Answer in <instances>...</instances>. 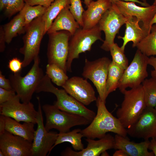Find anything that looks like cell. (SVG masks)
Segmentation results:
<instances>
[{
  "mask_svg": "<svg viewBox=\"0 0 156 156\" xmlns=\"http://www.w3.org/2000/svg\"><path fill=\"white\" fill-rule=\"evenodd\" d=\"M97 113L93 120L86 128L81 130L83 137L100 139L108 132H112L126 137L127 129L117 118L114 116L107 109L105 103L98 96L96 101Z\"/></svg>",
  "mask_w": 156,
  "mask_h": 156,
  "instance_id": "cell-1",
  "label": "cell"
},
{
  "mask_svg": "<svg viewBox=\"0 0 156 156\" xmlns=\"http://www.w3.org/2000/svg\"><path fill=\"white\" fill-rule=\"evenodd\" d=\"M42 92L54 94L57 100L53 105L62 111L83 117L91 122L96 115L94 112L87 108L64 89H59L54 86L46 74L41 80L35 92Z\"/></svg>",
  "mask_w": 156,
  "mask_h": 156,
  "instance_id": "cell-2",
  "label": "cell"
},
{
  "mask_svg": "<svg viewBox=\"0 0 156 156\" xmlns=\"http://www.w3.org/2000/svg\"><path fill=\"white\" fill-rule=\"evenodd\" d=\"M124 99L116 114L123 127L129 128L138 120L146 106L142 84L123 93Z\"/></svg>",
  "mask_w": 156,
  "mask_h": 156,
  "instance_id": "cell-3",
  "label": "cell"
},
{
  "mask_svg": "<svg viewBox=\"0 0 156 156\" xmlns=\"http://www.w3.org/2000/svg\"><path fill=\"white\" fill-rule=\"evenodd\" d=\"M34 61L31 68L24 76H21V72L9 76L12 88L22 103L30 102L34 93L44 76L40 66L39 56L35 58Z\"/></svg>",
  "mask_w": 156,
  "mask_h": 156,
  "instance_id": "cell-4",
  "label": "cell"
},
{
  "mask_svg": "<svg viewBox=\"0 0 156 156\" xmlns=\"http://www.w3.org/2000/svg\"><path fill=\"white\" fill-rule=\"evenodd\" d=\"M101 31L98 24L88 29H84L80 27L71 36L69 42L66 64L67 71L72 72V63L75 59L79 58L80 53L90 51L93 44L97 40L103 42Z\"/></svg>",
  "mask_w": 156,
  "mask_h": 156,
  "instance_id": "cell-5",
  "label": "cell"
},
{
  "mask_svg": "<svg viewBox=\"0 0 156 156\" xmlns=\"http://www.w3.org/2000/svg\"><path fill=\"white\" fill-rule=\"evenodd\" d=\"M42 108L46 118L44 127L48 131L54 129L59 132H67L74 126L86 125L91 122L83 117L62 111L54 105L44 104Z\"/></svg>",
  "mask_w": 156,
  "mask_h": 156,
  "instance_id": "cell-6",
  "label": "cell"
},
{
  "mask_svg": "<svg viewBox=\"0 0 156 156\" xmlns=\"http://www.w3.org/2000/svg\"><path fill=\"white\" fill-rule=\"evenodd\" d=\"M45 29V23L42 16L35 19L26 27L23 38V45L19 50L23 56V67L27 66L38 56Z\"/></svg>",
  "mask_w": 156,
  "mask_h": 156,
  "instance_id": "cell-7",
  "label": "cell"
},
{
  "mask_svg": "<svg viewBox=\"0 0 156 156\" xmlns=\"http://www.w3.org/2000/svg\"><path fill=\"white\" fill-rule=\"evenodd\" d=\"M149 58L137 49L120 80L118 88L122 93L128 88H131L140 86L148 77Z\"/></svg>",
  "mask_w": 156,
  "mask_h": 156,
  "instance_id": "cell-8",
  "label": "cell"
},
{
  "mask_svg": "<svg viewBox=\"0 0 156 156\" xmlns=\"http://www.w3.org/2000/svg\"><path fill=\"white\" fill-rule=\"evenodd\" d=\"M111 62L106 57L92 61L86 59L82 73L83 77L90 79L92 82L100 99L105 103L107 97L105 85L109 67Z\"/></svg>",
  "mask_w": 156,
  "mask_h": 156,
  "instance_id": "cell-9",
  "label": "cell"
},
{
  "mask_svg": "<svg viewBox=\"0 0 156 156\" xmlns=\"http://www.w3.org/2000/svg\"><path fill=\"white\" fill-rule=\"evenodd\" d=\"M48 35L49 39L47 52L48 64L57 65L66 73L69 42L72 35L69 31L65 30Z\"/></svg>",
  "mask_w": 156,
  "mask_h": 156,
  "instance_id": "cell-10",
  "label": "cell"
},
{
  "mask_svg": "<svg viewBox=\"0 0 156 156\" xmlns=\"http://www.w3.org/2000/svg\"><path fill=\"white\" fill-rule=\"evenodd\" d=\"M128 18L120 12L115 3L112 4L98 24L100 30L103 31L105 34V40L101 47L102 49L109 51L110 47L114 43L116 34Z\"/></svg>",
  "mask_w": 156,
  "mask_h": 156,
  "instance_id": "cell-11",
  "label": "cell"
},
{
  "mask_svg": "<svg viewBox=\"0 0 156 156\" xmlns=\"http://www.w3.org/2000/svg\"><path fill=\"white\" fill-rule=\"evenodd\" d=\"M38 102L37 127L32 142L31 156H46L49 155L57 139L58 133L48 131L45 129L40 98L37 97Z\"/></svg>",
  "mask_w": 156,
  "mask_h": 156,
  "instance_id": "cell-12",
  "label": "cell"
},
{
  "mask_svg": "<svg viewBox=\"0 0 156 156\" xmlns=\"http://www.w3.org/2000/svg\"><path fill=\"white\" fill-rule=\"evenodd\" d=\"M17 94L7 102L0 104V114L11 118L20 122L37 123L38 111L31 102H20Z\"/></svg>",
  "mask_w": 156,
  "mask_h": 156,
  "instance_id": "cell-13",
  "label": "cell"
},
{
  "mask_svg": "<svg viewBox=\"0 0 156 156\" xmlns=\"http://www.w3.org/2000/svg\"><path fill=\"white\" fill-rule=\"evenodd\" d=\"M131 137L144 140L156 137V109L146 107L137 121L127 129Z\"/></svg>",
  "mask_w": 156,
  "mask_h": 156,
  "instance_id": "cell-14",
  "label": "cell"
},
{
  "mask_svg": "<svg viewBox=\"0 0 156 156\" xmlns=\"http://www.w3.org/2000/svg\"><path fill=\"white\" fill-rule=\"evenodd\" d=\"M135 2L118 1L116 4L120 13L125 17H135L140 22L142 23V27L148 34L151 30V22L156 12V5L153 4L147 7H140Z\"/></svg>",
  "mask_w": 156,
  "mask_h": 156,
  "instance_id": "cell-15",
  "label": "cell"
},
{
  "mask_svg": "<svg viewBox=\"0 0 156 156\" xmlns=\"http://www.w3.org/2000/svg\"><path fill=\"white\" fill-rule=\"evenodd\" d=\"M62 87L68 94L84 105H89L97 100L94 89L86 79L73 77L69 78Z\"/></svg>",
  "mask_w": 156,
  "mask_h": 156,
  "instance_id": "cell-16",
  "label": "cell"
},
{
  "mask_svg": "<svg viewBox=\"0 0 156 156\" xmlns=\"http://www.w3.org/2000/svg\"><path fill=\"white\" fill-rule=\"evenodd\" d=\"M32 142L5 131L0 135V150L4 156H31Z\"/></svg>",
  "mask_w": 156,
  "mask_h": 156,
  "instance_id": "cell-17",
  "label": "cell"
},
{
  "mask_svg": "<svg viewBox=\"0 0 156 156\" xmlns=\"http://www.w3.org/2000/svg\"><path fill=\"white\" fill-rule=\"evenodd\" d=\"M87 146L81 151L77 152L69 147L66 148L61 153L63 156H99L103 152L114 148V138L110 134H106L98 140L87 138Z\"/></svg>",
  "mask_w": 156,
  "mask_h": 156,
  "instance_id": "cell-18",
  "label": "cell"
},
{
  "mask_svg": "<svg viewBox=\"0 0 156 156\" xmlns=\"http://www.w3.org/2000/svg\"><path fill=\"white\" fill-rule=\"evenodd\" d=\"M112 5L109 0L92 1L83 13V29H90L98 25L103 15Z\"/></svg>",
  "mask_w": 156,
  "mask_h": 156,
  "instance_id": "cell-19",
  "label": "cell"
},
{
  "mask_svg": "<svg viewBox=\"0 0 156 156\" xmlns=\"http://www.w3.org/2000/svg\"><path fill=\"white\" fill-rule=\"evenodd\" d=\"M115 149H122L129 156H154L153 152L148 151L150 141L144 140L140 143L131 141L126 137L116 134L114 137Z\"/></svg>",
  "mask_w": 156,
  "mask_h": 156,
  "instance_id": "cell-20",
  "label": "cell"
},
{
  "mask_svg": "<svg viewBox=\"0 0 156 156\" xmlns=\"http://www.w3.org/2000/svg\"><path fill=\"white\" fill-rule=\"evenodd\" d=\"M69 5L64 8L55 19L47 33L48 34L65 30L72 36L81 27L70 11Z\"/></svg>",
  "mask_w": 156,
  "mask_h": 156,
  "instance_id": "cell-21",
  "label": "cell"
},
{
  "mask_svg": "<svg viewBox=\"0 0 156 156\" xmlns=\"http://www.w3.org/2000/svg\"><path fill=\"white\" fill-rule=\"evenodd\" d=\"M139 22L137 18L134 16L128 18L126 21L124 35L123 37L119 36L118 37L123 40L120 48L123 51H125V46L129 42H132V47H136L138 43L148 35L142 27L140 26Z\"/></svg>",
  "mask_w": 156,
  "mask_h": 156,
  "instance_id": "cell-22",
  "label": "cell"
},
{
  "mask_svg": "<svg viewBox=\"0 0 156 156\" xmlns=\"http://www.w3.org/2000/svg\"><path fill=\"white\" fill-rule=\"evenodd\" d=\"M6 131L32 142L35 130L34 123L24 122L21 124L14 119L5 116Z\"/></svg>",
  "mask_w": 156,
  "mask_h": 156,
  "instance_id": "cell-23",
  "label": "cell"
},
{
  "mask_svg": "<svg viewBox=\"0 0 156 156\" xmlns=\"http://www.w3.org/2000/svg\"><path fill=\"white\" fill-rule=\"evenodd\" d=\"M6 43H10L18 34L25 33L26 27L23 16L18 13L9 22L2 26Z\"/></svg>",
  "mask_w": 156,
  "mask_h": 156,
  "instance_id": "cell-24",
  "label": "cell"
},
{
  "mask_svg": "<svg viewBox=\"0 0 156 156\" xmlns=\"http://www.w3.org/2000/svg\"><path fill=\"white\" fill-rule=\"evenodd\" d=\"M81 129L78 128L67 132H59L52 149L58 144L65 142H68L71 144L73 148L75 151L82 150L84 148V145L81 141V138L83 136L81 132Z\"/></svg>",
  "mask_w": 156,
  "mask_h": 156,
  "instance_id": "cell-25",
  "label": "cell"
},
{
  "mask_svg": "<svg viewBox=\"0 0 156 156\" xmlns=\"http://www.w3.org/2000/svg\"><path fill=\"white\" fill-rule=\"evenodd\" d=\"M70 4V0H55L47 8L42 16L45 25L44 35L61 11Z\"/></svg>",
  "mask_w": 156,
  "mask_h": 156,
  "instance_id": "cell-26",
  "label": "cell"
},
{
  "mask_svg": "<svg viewBox=\"0 0 156 156\" xmlns=\"http://www.w3.org/2000/svg\"><path fill=\"white\" fill-rule=\"evenodd\" d=\"M124 70L112 61L109 67L105 85L107 97L110 93L118 88L120 80Z\"/></svg>",
  "mask_w": 156,
  "mask_h": 156,
  "instance_id": "cell-27",
  "label": "cell"
},
{
  "mask_svg": "<svg viewBox=\"0 0 156 156\" xmlns=\"http://www.w3.org/2000/svg\"><path fill=\"white\" fill-rule=\"evenodd\" d=\"M136 47L148 57L156 56V24L152 26L150 33L138 43Z\"/></svg>",
  "mask_w": 156,
  "mask_h": 156,
  "instance_id": "cell-28",
  "label": "cell"
},
{
  "mask_svg": "<svg viewBox=\"0 0 156 156\" xmlns=\"http://www.w3.org/2000/svg\"><path fill=\"white\" fill-rule=\"evenodd\" d=\"M47 8L40 5L33 6L25 3L19 13L23 18L26 27L34 19L42 16Z\"/></svg>",
  "mask_w": 156,
  "mask_h": 156,
  "instance_id": "cell-29",
  "label": "cell"
},
{
  "mask_svg": "<svg viewBox=\"0 0 156 156\" xmlns=\"http://www.w3.org/2000/svg\"><path fill=\"white\" fill-rule=\"evenodd\" d=\"M146 107L156 105V78L146 79L142 83Z\"/></svg>",
  "mask_w": 156,
  "mask_h": 156,
  "instance_id": "cell-30",
  "label": "cell"
},
{
  "mask_svg": "<svg viewBox=\"0 0 156 156\" xmlns=\"http://www.w3.org/2000/svg\"><path fill=\"white\" fill-rule=\"evenodd\" d=\"M46 73L51 81L58 86L62 87L69 79L66 73L55 64H48Z\"/></svg>",
  "mask_w": 156,
  "mask_h": 156,
  "instance_id": "cell-31",
  "label": "cell"
},
{
  "mask_svg": "<svg viewBox=\"0 0 156 156\" xmlns=\"http://www.w3.org/2000/svg\"><path fill=\"white\" fill-rule=\"evenodd\" d=\"M25 3L24 0H0V10L9 18L19 12Z\"/></svg>",
  "mask_w": 156,
  "mask_h": 156,
  "instance_id": "cell-32",
  "label": "cell"
},
{
  "mask_svg": "<svg viewBox=\"0 0 156 156\" xmlns=\"http://www.w3.org/2000/svg\"><path fill=\"white\" fill-rule=\"evenodd\" d=\"M113 62L124 70L128 65V60L124 52L118 45L114 43L110 47L109 50Z\"/></svg>",
  "mask_w": 156,
  "mask_h": 156,
  "instance_id": "cell-33",
  "label": "cell"
},
{
  "mask_svg": "<svg viewBox=\"0 0 156 156\" xmlns=\"http://www.w3.org/2000/svg\"><path fill=\"white\" fill-rule=\"evenodd\" d=\"M69 9L75 19L81 27L83 26L82 16L84 11L81 0H70Z\"/></svg>",
  "mask_w": 156,
  "mask_h": 156,
  "instance_id": "cell-34",
  "label": "cell"
},
{
  "mask_svg": "<svg viewBox=\"0 0 156 156\" xmlns=\"http://www.w3.org/2000/svg\"><path fill=\"white\" fill-rule=\"evenodd\" d=\"M23 64L22 61L17 57H14L9 60L8 67L14 74H16L21 72Z\"/></svg>",
  "mask_w": 156,
  "mask_h": 156,
  "instance_id": "cell-35",
  "label": "cell"
},
{
  "mask_svg": "<svg viewBox=\"0 0 156 156\" xmlns=\"http://www.w3.org/2000/svg\"><path fill=\"white\" fill-rule=\"evenodd\" d=\"M16 94L14 90H8L0 88V104L7 102Z\"/></svg>",
  "mask_w": 156,
  "mask_h": 156,
  "instance_id": "cell-36",
  "label": "cell"
},
{
  "mask_svg": "<svg viewBox=\"0 0 156 156\" xmlns=\"http://www.w3.org/2000/svg\"><path fill=\"white\" fill-rule=\"evenodd\" d=\"M55 0H24L25 3L31 5H40L47 8Z\"/></svg>",
  "mask_w": 156,
  "mask_h": 156,
  "instance_id": "cell-37",
  "label": "cell"
},
{
  "mask_svg": "<svg viewBox=\"0 0 156 156\" xmlns=\"http://www.w3.org/2000/svg\"><path fill=\"white\" fill-rule=\"evenodd\" d=\"M0 88L8 90H13L9 79L5 78L1 71H0Z\"/></svg>",
  "mask_w": 156,
  "mask_h": 156,
  "instance_id": "cell-38",
  "label": "cell"
},
{
  "mask_svg": "<svg viewBox=\"0 0 156 156\" xmlns=\"http://www.w3.org/2000/svg\"><path fill=\"white\" fill-rule=\"evenodd\" d=\"M6 43L5 35L3 26L0 27V52H2L4 51Z\"/></svg>",
  "mask_w": 156,
  "mask_h": 156,
  "instance_id": "cell-39",
  "label": "cell"
},
{
  "mask_svg": "<svg viewBox=\"0 0 156 156\" xmlns=\"http://www.w3.org/2000/svg\"><path fill=\"white\" fill-rule=\"evenodd\" d=\"M148 64L152 66L154 68L151 71V77L156 78V56H152L149 58Z\"/></svg>",
  "mask_w": 156,
  "mask_h": 156,
  "instance_id": "cell-40",
  "label": "cell"
},
{
  "mask_svg": "<svg viewBox=\"0 0 156 156\" xmlns=\"http://www.w3.org/2000/svg\"><path fill=\"white\" fill-rule=\"evenodd\" d=\"M148 148L152 151L154 156H156V139L155 138H152L150 141Z\"/></svg>",
  "mask_w": 156,
  "mask_h": 156,
  "instance_id": "cell-41",
  "label": "cell"
},
{
  "mask_svg": "<svg viewBox=\"0 0 156 156\" xmlns=\"http://www.w3.org/2000/svg\"><path fill=\"white\" fill-rule=\"evenodd\" d=\"M5 116H0V135L3 133L5 131Z\"/></svg>",
  "mask_w": 156,
  "mask_h": 156,
  "instance_id": "cell-42",
  "label": "cell"
},
{
  "mask_svg": "<svg viewBox=\"0 0 156 156\" xmlns=\"http://www.w3.org/2000/svg\"><path fill=\"white\" fill-rule=\"evenodd\" d=\"M112 4L115 3L116 2L118 1H131L134 2L135 3H138L142 5L147 7L150 5L147 3H145L142 1H140L138 0H109Z\"/></svg>",
  "mask_w": 156,
  "mask_h": 156,
  "instance_id": "cell-43",
  "label": "cell"
},
{
  "mask_svg": "<svg viewBox=\"0 0 156 156\" xmlns=\"http://www.w3.org/2000/svg\"><path fill=\"white\" fill-rule=\"evenodd\" d=\"M113 154V156H129L128 154L124 150L118 149Z\"/></svg>",
  "mask_w": 156,
  "mask_h": 156,
  "instance_id": "cell-44",
  "label": "cell"
},
{
  "mask_svg": "<svg viewBox=\"0 0 156 156\" xmlns=\"http://www.w3.org/2000/svg\"><path fill=\"white\" fill-rule=\"evenodd\" d=\"M155 24H156V12L150 23V26L151 28L152 26Z\"/></svg>",
  "mask_w": 156,
  "mask_h": 156,
  "instance_id": "cell-45",
  "label": "cell"
},
{
  "mask_svg": "<svg viewBox=\"0 0 156 156\" xmlns=\"http://www.w3.org/2000/svg\"><path fill=\"white\" fill-rule=\"evenodd\" d=\"M92 0H84V3L87 7Z\"/></svg>",
  "mask_w": 156,
  "mask_h": 156,
  "instance_id": "cell-46",
  "label": "cell"
},
{
  "mask_svg": "<svg viewBox=\"0 0 156 156\" xmlns=\"http://www.w3.org/2000/svg\"><path fill=\"white\" fill-rule=\"evenodd\" d=\"M101 155V156H107L109 155L106 151H104L103 152Z\"/></svg>",
  "mask_w": 156,
  "mask_h": 156,
  "instance_id": "cell-47",
  "label": "cell"
},
{
  "mask_svg": "<svg viewBox=\"0 0 156 156\" xmlns=\"http://www.w3.org/2000/svg\"><path fill=\"white\" fill-rule=\"evenodd\" d=\"M0 156H4V155L3 153L1 150H0Z\"/></svg>",
  "mask_w": 156,
  "mask_h": 156,
  "instance_id": "cell-48",
  "label": "cell"
},
{
  "mask_svg": "<svg viewBox=\"0 0 156 156\" xmlns=\"http://www.w3.org/2000/svg\"><path fill=\"white\" fill-rule=\"evenodd\" d=\"M153 4L156 5V0H154Z\"/></svg>",
  "mask_w": 156,
  "mask_h": 156,
  "instance_id": "cell-49",
  "label": "cell"
},
{
  "mask_svg": "<svg viewBox=\"0 0 156 156\" xmlns=\"http://www.w3.org/2000/svg\"><path fill=\"white\" fill-rule=\"evenodd\" d=\"M142 2L145 3H147L146 1V0H142Z\"/></svg>",
  "mask_w": 156,
  "mask_h": 156,
  "instance_id": "cell-50",
  "label": "cell"
},
{
  "mask_svg": "<svg viewBox=\"0 0 156 156\" xmlns=\"http://www.w3.org/2000/svg\"><path fill=\"white\" fill-rule=\"evenodd\" d=\"M155 109H156V106H155Z\"/></svg>",
  "mask_w": 156,
  "mask_h": 156,
  "instance_id": "cell-51",
  "label": "cell"
},
{
  "mask_svg": "<svg viewBox=\"0 0 156 156\" xmlns=\"http://www.w3.org/2000/svg\"><path fill=\"white\" fill-rule=\"evenodd\" d=\"M155 139H156V137L155 138Z\"/></svg>",
  "mask_w": 156,
  "mask_h": 156,
  "instance_id": "cell-52",
  "label": "cell"
}]
</instances>
